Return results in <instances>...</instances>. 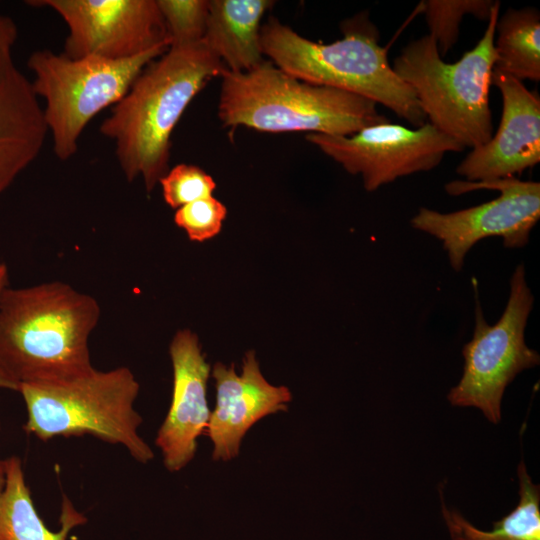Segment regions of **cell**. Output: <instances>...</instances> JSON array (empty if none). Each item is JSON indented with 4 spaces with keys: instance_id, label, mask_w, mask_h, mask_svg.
Returning a JSON list of instances; mask_svg holds the SVG:
<instances>
[{
    "instance_id": "obj_15",
    "label": "cell",
    "mask_w": 540,
    "mask_h": 540,
    "mask_svg": "<svg viewBox=\"0 0 540 540\" xmlns=\"http://www.w3.org/2000/svg\"><path fill=\"white\" fill-rule=\"evenodd\" d=\"M32 83L0 47V194L38 157L48 133Z\"/></svg>"
},
{
    "instance_id": "obj_4",
    "label": "cell",
    "mask_w": 540,
    "mask_h": 540,
    "mask_svg": "<svg viewBox=\"0 0 540 540\" xmlns=\"http://www.w3.org/2000/svg\"><path fill=\"white\" fill-rule=\"evenodd\" d=\"M220 77L218 117L226 127L351 136L365 127L388 122L373 101L304 82L270 61L248 72L225 69Z\"/></svg>"
},
{
    "instance_id": "obj_24",
    "label": "cell",
    "mask_w": 540,
    "mask_h": 540,
    "mask_svg": "<svg viewBox=\"0 0 540 540\" xmlns=\"http://www.w3.org/2000/svg\"><path fill=\"white\" fill-rule=\"evenodd\" d=\"M18 37V29L8 16L0 14V47L12 48Z\"/></svg>"
},
{
    "instance_id": "obj_23",
    "label": "cell",
    "mask_w": 540,
    "mask_h": 540,
    "mask_svg": "<svg viewBox=\"0 0 540 540\" xmlns=\"http://www.w3.org/2000/svg\"><path fill=\"white\" fill-rule=\"evenodd\" d=\"M226 215L225 205L210 196L178 208L174 222L186 232L191 241L203 242L221 231Z\"/></svg>"
},
{
    "instance_id": "obj_3",
    "label": "cell",
    "mask_w": 540,
    "mask_h": 540,
    "mask_svg": "<svg viewBox=\"0 0 540 540\" xmlns=\"http://www.w3.org/2000/svg\"><path fill=\"white\" fill-rule=\"evenodd\" d=\"M343 38L311 41L271 17L261 27V47L276 67L304 82L343 90L384 105L420 127L427 122L413 90L393 70L367 12L342 22Z\"/></svg>"
},
{
    "instance_id": "obj_2",
    "label": "cell",
    "mask_w": 540,
    "mask_h": 540,
    "mask_svg": "<svg viewBox=\"0 0 540 540\" xmlns=\"http://www.w3.org/2000/svg\"><path fill=\"white\" fill-rule=\"evenodd\" d=\"M97 300L61 282L6 287L0 294V375L10 389L91 372L88 340Z\"/></svg>"
},
{
    "instance_id": "obj_22",
    "label": "cell",
    "mask_w": 540,
    "mask_h": 540,
    "mask_svg": "<svg viewBox=\"0 0 540 540\" xmlns=\"http://www.w3.org/2000/svg\"><path fill=\"white\" fill-rule=\"evenodd\" d=\"M164 201L173 209L199 199L212 196L216 189L214 179L196 165L181 163L159 180Z\"/></svg>"
},
{
    "instance_id": "obj_6",
    "label": "cell",
    "mask_w": 540,
    "mask_h": 540,
    "mask_svg": "<svg viewBox=\"0 0 540 540\" xmlns=\"http://www.w3.org/2000/svg\"><path fill=\"white\" fill-rule=\"evenodd\" d=\"M18 391L28 414L24 429L43 441L90 434L123 445L141 463L154 456L137 433L142 423L134 409L139 383L127 367L93 369L58 382L23 384Z\"/></svg>"
},
{
    "instance_id": "obj_11",
    "label": "cell",
    "mask_w": 540,
    "mask_h": 540,
    "mask_svg": "<svg viewBox=\"0 0 540 540\" xmlns=\"http://www.w3.org/2000/svg\"><path fill=\"white\" fill-rule=\"evenodd\" d=\"M306 140L348 173L361 175L369 192L399 177L429 171L440 164L447 152L465 149L429 122L417 129L385 122L351 136L312 133L306 135Z\"/></svg>"
},
{
    "instance_id": "obj_1",
    "label": "cell",
    "mask_w": 540,
    "mask_h": 540,
    "mask_svg": "<svg viewBox=\"0 0 540 540\" xmlns=\"http://www.w3.org/2000/svg\"><path fill=\"white\" fill-rule=\"evenodd\" d=\"M227 69L203 40L173 45L150 62L112 106L100 133L115 147L127 181L150 193L169 170L171 135L193 98Z\"/></svg>"
},
{
    "instance_id": "obj_14",
    "label": "cell",
    "mask_w": 540,
    "mask_h": 540,
    "mask_svg": "<svg viewBox=\"0 0 540 540\" xmlns=\"http://www.w3.org/2000/svg\"><path fill=\"white\" fill-rule=\"evenodd\" d=\"M212 376L216 406L205 433L213 443V459L229 461L239 455L247 431L260 419L287 411L292 395L287 387L264 378L253 350L245 354L241 375L234 364L216 363Z\"/></svg>"
},
{
    "instance_id": "obj_20",
    "label": "cell",
    "mask_w": 540,
    "mask_h": 540,
    "mask_svg": "<svg viewBox=\"0 0 540 540\" xmlns=\"http://www.w3.org/2000/svg\"><path fill=\"white\" fill-rule=\"evenodd\" d=\"M494 5L490 0H428L423 4L424 14L441 57L455 45L463 17L473 15L488 20Z\"/></svg>"
},
{
    "instance_id": "obj_5",
    "label": "cell",
    "mask_w": 540,
    "mask_h": 540,
    "mask_svg": "<svg viewBox=\"0 0 540 540\" xmlns=\"http://www.w3.org/2000/svg\"><path fill=\"white\" fill-rule=\"evenodd\" d=\"M499 8L494 2L482 38L457 62L442 59L430 34L407 44L393 62L429 123L464 148L483 145L493 136L489 89Z\"/></svg>"
},
{
    "instance_id": "obj_21",
    "label": "cell",
    "mask_w": 540,
    "mask_h": 540,
    "mask_svg": "<svg viewBox=\"0 0 540 540\" xmlns=\"http://www.w3.org/2000/svg\"><path fill=\"white\" fill-rule=\"evenodd\" d=\"M157 4L166 24L170 46L203 40L208 0H157Z\"/></svg>"
},
{
    "instance_id": "obj_8",
    "label": "cell",
    "mask_w": 540,
    "mask_h": 540,
    "mask_svg": "<svg viewBox=\"0 0 540 540\" xmlns=\"http://www.w3.org/2000/svg\"><path fill=\"white\" fill-rule=\"evenodd\" d=\"M533 302L522 264L512 274L508 302L498 322H486L477 300L473 337L462 350V377L447 396L451 405L477 408L491 423L500 422L506 387L517 374L540 363L538 352L526 345L524 337Z\"/></svg>"
},
{
    "instance_id": "obj_25",
    "label": "cell",
    "mask_w": 540,
    "mask_h": 540,
    "mask_svg": "<svg viewBox=\"0 0 540 540\" xmlns=\"http://www.w3.org/2000/svg\"><path fill=\"white\" fill-rule=\"evenodd\" d=\"M8 287V268L3 262H0V294Z\"/></svg>"
},
{
    "instance_id": "obj_18",
    "label": "cell",
    "mask_w": 540,
    "mask_h": 540,
    "mask_svg": "<svg viewBox=\"0 0 540 540\" xmlns=\"http://www.w3.org/2000/svg\"><path fill=\"white\" fill-rule=\"evenodd\" d=\"M519 501L514 510L484 531L472 525L459 511L446 506L441 494V509L453 540H540V486L534 484L522 460L517 468Z\"/></svg>"
},
{
    "instance_id": "obj_19",
    "label": "cell",
    "mask_w": 540,
    "mask_h": 540,
    "mask_svg": "<svg viewBox=\"0 0 540 540\" xmlns=\"http://www.w3.org/2000/svg\"><path fill=\"white\" fill-rule=\"evenodd\" d=\"M494 70L523 81L540 80V14L535 8L508 9L498 18Z\"/></svg>"
},
{
    "instance_id": "obj_13",
    "label": "cell",
    "mask_w": 540,
    "mask_h": 540,
    "mask_svg": "<svg viewBox=\"0 0 540 540\" xmlns=\"http://www.w3.org/2000/svg\"><path fill=\"white\" fill-rule=\"evenodd\" d=\"M169 353L173 367L172 398L155 444L162 452L165 467L176 472L193 459L197 439L206 432L210 420V365L201 352L197 335L188 329L174 335Z\"/></svg>"
},
{
    "instance_id": "obj_10",
    "label": "cell",
    "mask_w": 540,
    "mask_h": 540,
    "mask_svg": "<svg viewBox=\"0 0 540 540\" xmlns=\"http://www.w3.org/2000/svg\"><path fill=\"white\" fill-rule=\"evenodd\" d=\"M48 7L68 28L63 55L70 59L96 56L125 60L170 40L157 0H33Z\"/></svg>"
},
{
    "instance_id": "obj_12",
    "label": "cell",
    "mask_w": 540,
    "mask_h": 540,
    "mask_svg": "<svg viewBox=\"0 0 540 540\" xmlns=\"http://www.w3.org/2000/svg\"><path fill=\"white\" fill-rule=\"evenodd\" d=\"M491 84L502 96L499 128L491 139L472 149L456 172L465 181L515 177L540 161V98L522 81L493 69Z\"/></svg>"
},
{
    "instance_id": "obj_7",
    "label": "cell",
    "mask_w": 540,
    "mask_h": 540,
    "mask_svg": "<svg viewBox=\"0 0 540 540\" xmlns=\"http://www.w3.org/2000/svg\"><path fill=\"white\" fill-rule=\"evenodd\" d=\"M168 48L160 46L125 60L70 59L47 49L34 51L27 66L36 96L45 100L44 118L56 157L63 161L73 157L87 124L120 101L144 68Z\"/></svg>"
},
{
    "instance_id": "obj_26",
    "label": "cell",
    "mask_w": 540,
    "mask_h": 540,
    "mask_svg": "<svg viewBox=\"0 0 540 540\" xmlns=\"http://www.w3.org/2000/svg\"><path fill=\"white\" fill-rule=\"evenodd\" d=\"M0 387L10 389L9 384L1 375H0ZM4 484H5L4 464H3V461H0V493L4 487Z\"/></svg>"
},
{
    "instance_id": "obj_16",
    "label": "cell",
    "mask_w": 540,
    "mask_h": 540,
    "mask_svg": "<svg viewBox=\"0 0 540 540\" xmlns=\"http://www.w3.org/2000/svg\"><path fill=\"white\" fill-rule=\"evenodd\" d=\"M269 0H211L203 41L231 72H248L265 60L261 22Z\"/></svg>"
},
{
    "instance_id": "obj_17",
    "label": "cell",
    "mask_w": 540,
    "mask_h": 540,
    "mask_svg": "<svg viewBox=\"0 0 540 540\" xmlns=\"http://www.w3.org/2000/svg\"><path fill=\"white\" fill-rule=\"evenodd\" d=\"M3 464L5 484L0 493V540H66L72 528L85 522V517L64 496L61 529L57 532L48 529L34 507L20 460L10 457Z\"/></svg>"
},
{
    "instance_id": "obj_9",
    "label": "cell",
    "mask_w": 540,
    "mask_h": 540,
    "mask_svg": "<svg viewBox=\"0 0 540 540\" xmlns=\"http://www.w3.org/2000/svg\"><path fill=\"white\" fill-rule=\"evenodd\" d=\"M478 189L497 190L500 195L489 202L450 213L420 208L411 219L414 229L442 241L449 262L460 271L469 250L487 237H501L507 248H520L540 217V183L516 177L492 181H451L448 194L458 196Z\"/></svg>"
}]
</instances>
